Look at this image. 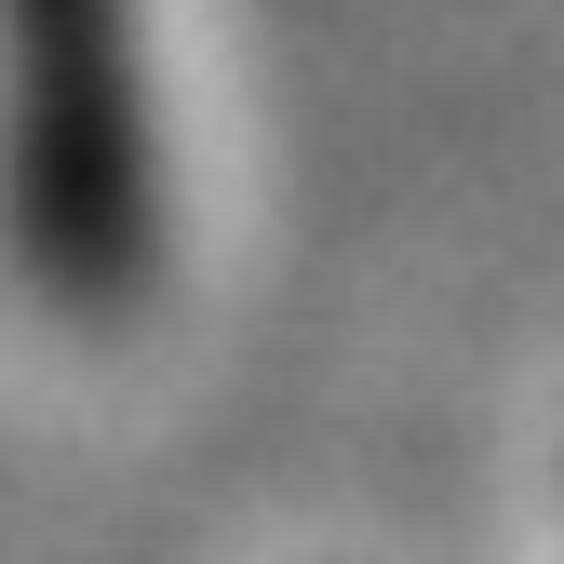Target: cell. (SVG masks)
I'll return each mask as SVG.
<instances>
[{"mask_svg": "<svg viewBox=\"0 0 564 564\" xmlns=\"http://www.w3.org/2000/svg\"><path fill=\"white\" fill-rule=\"evenodd\" d=\"M14 54H28V202H41V256L82 282H121L134 229V108H121V14L108 0H14Z\"/></svg>", "mask_w": 564, "mask_h": 564, "instance_id": "obj_1", "label": "cell"}]
</instances>
